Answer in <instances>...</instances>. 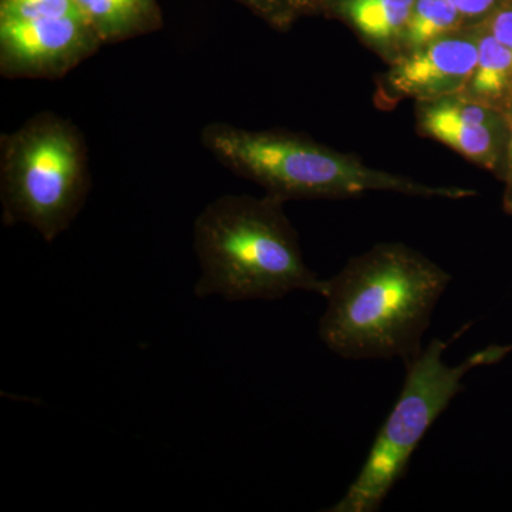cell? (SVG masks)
<instances>
[{
    "mask_svg": "<svg viewBox=\"0 0 512 512\" xmlns=\"http://www.w3.org/2000/svg\"><path fill=\"white\" fill-rule=\"evenodd\" d=\"M450 282L448 272L409 245L377 244L326 281L320 339L345 359H402L406 366L423 350Z\"/></svg>",
    "mask_w": 512,
    "mask_h": 512,
    "instance_id": "cell-1",
    "label": "cell"
},
{
    "mask_svg": "<svg viewBox=\"0 0 512 512\" xmlns=\"http://www.w3.org/2000/svg\"><path fill=\"white\" fill-rule=\"evenodd\" d=\"M274 195H222L194 224V249L201 274L198 298L229 302L275 301L296 291L325 295L320 279L303 259L298 232Z\"/></svg>",
    "mask_w": 512,
    "mask_h": 512,
    "instance_id": "cell-2",
    "label": "cell"
},
{
    "mask_svg": "<svg viewBox=\"0 0 512 512\" xmlns=\"http://www.w3.org/2000/svg\"><path fill=\"white\" fill-rule=\"evenodd\" d=\"M200 143L222 167L285 202L348 200L369 192L453 201L476 195L470 188L424 184L370 167L356 154L282 128L249 130L215 121L202 127Z\"/></svg>",
    "mask_w": 512,
    "mask_h": 512,
    "instance_id": "cell-3",
    "label": "cell"
},
{
    "mask_svg": "<svg viewBox=\"0 0 512 512\" xmlns=\"http://www.w3.org/2000/svg\"><path fill=\"white\" fill-rule=\"evenodd\" d=\"M89 148L66 117L42 111L0 136V202L6 225L25 224L52 244L86 204Z\"/></svg>",
    "mask_w": 512,
    "mask_h": 512,
    "instance_id": "cell-4",
    "label": "cell"
},
{
    "mask_svg": "<svg viewBox=\"0 0 512 512\" xmlns=\"http://www.w3.org/2000/svg\"><path fill=\"white\" fill-rule=\"evenodd\" d=\"M450 340L433 339L406 365V379L392 412L380 427L365 464L346 494L329 512H376L406 474L410 458L451 400L463 392L464 376L477 366L493 365L512 352V345L488 346L457 366L443 355Z\"/></svg>",
    "mask_w": 512,
    "mask_h": 512,
    "instance_id": "cell-5",
    "label": "cell"
},
{
    "mask_svg": "<svg viewBox=\"0 0 512 512\" xmlns=\"http://www.w3.org/2000/svg\"><path fill=\"white\" fill-rule=\"evenodd\" d=\"M101 46L82 10L0 18V74L6 79H62Z\"/></svg>",
    "mask_w": 512,
    "mask_h": 512,
    "instance_id": "cell-6",
    "label": "cell"
},
{
    "mask_svg": "<svg viewBox=\"0 0 512 512\" xmlns=\"http://www.w3.org/2000/svg\"><path fill=\"white\" fill-rule=\"evenodd\" d=\"M480 33L481 25L458 29L389 64L376 79V107L390 110L407 99L460 93L476 64Z\"/></svg>",
    "mask_w": 512,
    "mask_h": 512,
    "instance_id": "cell-7",
    "label": "cell"
},
{
    "mask_svg": "<svg viewBox=\"0 0 512 512\" xmlns=\"http://www.w3.org/2000/svg\"><path fill=\"white\" fill-rule=\"evenodd\" d=\"M414 121L419 136L444 144L497 180H504L511 134L505 111L457 93L414 101Z\"/></svg>",
    "mask_w": 512,
    "mask_h": 512,
    "instance_id": "cell-8",
    "label": "cell"
},
{
    "mask_svg": "<svg viewBox=\"0 0 512 512\" xmlns=\"http://www.w3.org/2000/svg\"><path fill=\"white\" fill-rule=\"evenodd\" d=\"M416 0H319L318 16L338 20L389 66L403 56V39Z\"/></svg>",
    "mask_w": 512,
    "mask_h": 512,
    "instance_id": "cell-9",
    "label": "cell"
},
{
    "mask_svg": "<svg viewBox=\"0 0 512 512\" xmlns=\"http://www.w3.org/2000/svg\"><path fill=\"white\" fill-rule=\"evenodd\" d=\"M103 45H116L163 29L158 0H76Z\"/></svg>",
    "mask_w": 512,
    "mask_h": 512,
    "instance_id": "cell-10",
    "label": "cell"
},
{
    "mask_svg": "<svg viewBox=\"0 0 512 512\" xmlns=\"http://www.w3.org/2000/svg\"><path fill=\"white\" fill-rule=\"evenodd\" d=\"M458 94L505 113L512 104V55L485 23L481 25L476 64Z\"/></svg>",
    "mask_w": 512,
    "mask_h": 512,
    "instance_id": "cell-11",
    "label": "cell"
},
{
    "mask_svg": "<svg viewBox=\"0 0 512 512\" xmlns=\"http://www.w3.org/2000/svg\"><path fill=\"white\" fill-rule=\"evenodd\" d=\"M463 28L466 20L448 0H416L404 32L403 56Z\"/></svg>",
    "mask_w": 512,
    "mask_h": 512,
    "instance_id": "cell-12",
    "label": "cell"
},
{
    "mask_svg": "<svg viewBox=\"0 0 512 512\" xmlns=\"http://www.w3.org/2000/svg\"><path fill=\"white\" fill-rule=\"evenodd\" d=\"M276 32H289L303 18L318 16L319 0H232Z\"/></svg>",
    "mask_w": 512,
    "mask_h": 512,
    "instance_id": "cell-13",
    "label": "cell"
},
{
    "mask_svg": "<svg viewBox=\"0 0 512 512\" xmlns=\"http://www.w3.org/2000/svg\"><path fill=\"white\" fill-rule=\"evenodd\" d=\"M80 10L76 0H0V18L62 15Z\"/></svg>",
    "mask_w": 512,
    "mask_h": 512,
    "instance_id": "cell-14",
    "label": "cell"
},
{
    "mask_svg": "<svg viewBox=\"0 0 512 512\" xmlns=\"http://www.w3.org/2000/svg\"><path fill=\"white\" fill-rule=\"evenodd\" d=\"M466 20L467 28L483 25L505 0H448Z\"/></svg>",
    "mask_w": 512,
    "mask_h": 512,
    "instance_id": "cell-15",
    "label": "cell"
},
{
    "mask_svg": "<svg viewBox=\"0 0 512 512\" xmlns=\"http://www.w3.org/2000/svg\"><path fill=\"white\" fill-rule=\"evenodd\" d=\"M485 25L512 55V0H505Z\"/></svg>",
    "mask_w": 512,
    "mask_h": 512,
    "instance_id": "cell-16",
    "label": "cell"
},
{
    "mask_svg": "<svg viewBox=\"0 0 512 512\" xmlns=\"http://www.w3.org/2000/svg\"><path fill=\"white\" fill-rule=\"evenodd\" d=\"M508 120H510V146H508L507 170L504 175V194H503V208L508 215L512 217V104L507 111Z\"/></svg>",
    "mask_w": 512,
    "mask_h": 512,
    "instance_id": "cell-17",
    "label": "cell"
}]
</instances>
